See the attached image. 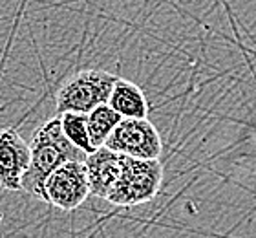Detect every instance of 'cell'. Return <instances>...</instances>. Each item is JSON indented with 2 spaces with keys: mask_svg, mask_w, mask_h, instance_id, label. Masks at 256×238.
Returning a JSON list of instances; mask_svg holds the SVG:
<instances>
[{
  "mask_svg": "<svg viewBox=\"0 0 256 238\" xmlns=\"http://www.w3.org/2000/svg\"><path fill=\"white\" fill-rule=\"evenodd\" d=\"M30 145L32 163L22 178V190L40 200L44 198V185L52 172L66 161H84L88 158V152L70 141L59 114L38 128Z\"/></svg>",
  "mask_w": 256,
  "mask_h": 238,
  "instance_id": "cell-1",
  "label": "cell"
},
{
  "mask_svg": "<svg viewBox=\"0 0 256 238\" xmlns=\"http://www.w3.org/2000/svg\"><path fill=\"white\" fill-rule=\"evenodd\" d=\"M118 79V75L104 70H82L75 74L74 77L64 81L55 95L57 114H66V112L90 114L97 106L106 105Z\"/></svg>",
  "mask_w": 256,
  "mask_h": 238,
  "instance_id": "cell-2",
  "label": "cell"
},
{
  "mask_svg": "<svg viewBox=\"0 0 256 238\" xmlns=\"http://www.w3.org/2000/svg\"><path fill=\"white\" fill-rule=\"evenodd\" d=\"M163 181V165L160 159H141L126 156L123 172L106 201L118 207L141 205L154 200Z\"/></svg>",
  "mask_w": 256,
  "mask_h": 238,
  "instance_id": "cell-3",
  "label": "cell"
},
{
  "mask_svg": "<svg viewBox=\"0 0 256 238\" xmlns=\"http://www.w3.org/2000/svg\"><path fill=\"white\" fill-rule=\"evenodd\" d=\"M104 145L112 150L141 159H160L163 150L160 132L146 117H123Z\"/></svg>",
  "mask_w": 256,
  "mask_h": 238,
  "instance_id": "cell-4",
  "label": "cell"
},
{
  "mask_svg": "<svg viewBox=\"0 0 256 238\" xmlns=\"http://www.w3.org/2000/svg\"><path fill=\"white\" fill-rule=\"evenodd\" d=\"M90 194V181L84 161H66L52 172L44 185V201L50 205L74 211Z\"/></svg>",
  "mask_w": 256,
  "mask_h": 238,
  "instance_id": "cell-5",
  "label": "cell"
},
{
  "mask_svg": "<svg viewBox=\"0 0 256 238\" xmlns=\"http://www.w3.org/2000/svg\"><path fill=\"white\" fill-rule=\"evenodd\" d=\"M32 163V145L15 128L0 130V187L22 190V178Z\"/></svg>",
  "mask_w": 256,
  "mask_h": 238,
  "instance_id": "cell-6",
  "label": "cell"
},
{
  "mask_svg": "<svg viewBox=\"0 0 256 238\" xmlns=\"http://www.w3.org/2000/svg\"><path fill=\"white\" fill-rule=\"evenodd\" d=\"M124 161H126V154L112 150L106 145L88 154L84 163L88 170V181H90V194L106 200L123 172Z\"/></svg>",
  "mask_w": 256,
  "mask_h": 238,
  "instance_id": "cell-7",
  "label": "cell"
},
{
  "mask_svg": "<svg viewBox=\"0 0 256 238\" xmlns=\"http://www.w3.org/2000/svg\"><path fill=\"white\" fill-rule=\"evenodd\" d=\"M108 105L112 106L114 110H118L123 117L141 119L148 114V103H146L143 90L138 85H134L132 81H126L123 77H119L114 86Z\"/></svg>",
  "mask_w": 256,
  "mask_h": 238,
  "instance_id": "cell-8",
  "label": "cell"
},
{
  "mask_svg": "<svg viewBox=\"0 0 256 238\" xmlns=\"http://www.w3.org/2000/svg\"><path fill=\"white\" fill-rule=\"evenodd\" d=\"M123 116L118 110H114L112 106L101 105L94 108L88 114V134H90V141L96 148L102 147L108 141L110 134L116 130Z\"/></svg>",
  "mask_w": 256,
  "mask_h": 238,
  "instance_id": "cell-9",
  "label": "cell"
},
{
  "mask_svg": "<svg viewBox=\"0 0 256 238\" xmlns=\"http://www.w3.org/2000/svg\"><path fill=\"white\" fill-rule=\"evenodd\" d=\"M60 121H62V128L70 141L75 143L79 148H82L84 152L92 154L96 150V147L90 141V134H88V114H80V112H66V114H59Z\"/></svg>",
  "mask_w": 256,
  "mask_h": 238,
  "instance_id": "cell-10",
  "label": "cell"
}]
</instances>
